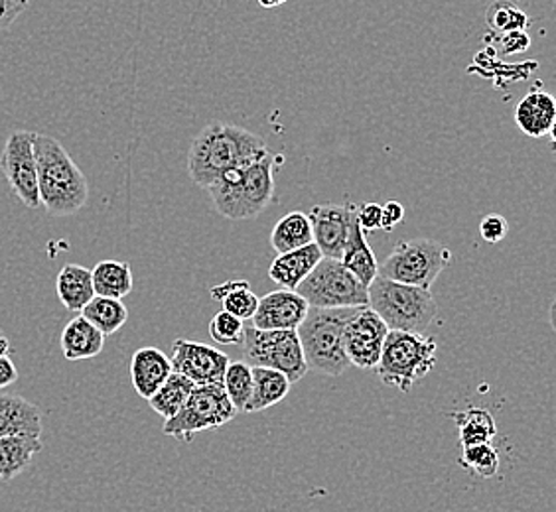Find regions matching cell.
Wrapping results in <instances>:
<instances>
[{
  "instance_id": "obj_1",
  "label": "cell",
  "mask_w": 556,
  "mask_h": 512,
  "mask_svg": "<svg viewBox=\"0 0 556 512\" xmlns=\"http://www.w3.org/2000/svg\"><path fill=\"white\" fill-rule=\"evenodd\" d=\"M267 152L265 140L255 132L214 120L193 139L188 152V174L198 185L210 188L225 171L258 161Z\"/></svg>"
},
{
  "instance_id": "obj_2",
  "label": "cell",
  "mask_w": 556,
  "mask_h": 512,
  "mask_svg": "<svg viewBox=\"0 0 556 512\" xmlns=\"http://www.w3.org/2000/svg\"><path fill=\"white\" fill-rule=\"evenodd\" d=\"M40 205L54 217H70L84 209L89 200L86 174L79 170L60 140L50 135L34 137Z\"/></svg>"
},
{
  "instance_id": "obj_3",
  "label": "cell",
  "mask_w": 556,
  "mask_h": 512,
  "mask_svg": "<svg viewBox=\"0 0 556 512\" xmlns=\"http://www.w3.org/2000/svg\"><path fill=\"white\" fill-rule=\"evenodd\" d=\"M275 158L268 150L263 158L225 171L205 188L217 214L231 221H245L263 214L275 197Z\"/></svg>"
},
{
  "instance_id": "obj_4",
  "label": "cell",
  "mask_w": 556,
  "mask_h": 512,
  "mask_svg": "<svg viewBox=\"0 0 556 512\" xmlns=\"http://www.w3.org/2000/svg\"><path fill=\"white\" fill-rule=\"evenodd\" d=\"M367 306L386 321L387 328L391 331L427 335L439 313L437 299L430 290L408 286L395 280L377 277L367 286Z\"/></svg>"
},
{
  "instance_id": "obj_5",
  "label": "cell",
  "mask_w": 556,
  "mask_h": 512,
  "mask_svg": "<svg viewBox=\"0 0 556 512\" xmlns=\"http://www.w3.org/2000/svg\"><path fill=\"white\" fill-rule=\"evenodd\" d=\"M355 308H311L296 333L308 371L340 376L352 364L343 349V330Z\"/></svg>"
},
{
  "instance_id": "obj_6",
  "label": "cell",
  "mask_w": 556,
  "mask_h": 512,
  "mask_svg": "<svg viewBox=\"0 0 556 512\" xmlns=\"http://www.w3.org/2000/svg\"><path fill=\"white\" fill-rule=\"evenodd\" d=\"M437 367V340L428 335L391 331L387 333L383 351L377 363L381 383L401 393L410 388Z\"/></svg>"
},
{
  "instance_id": "obj_7",
  "label": "cell",
  "mask_w": 556,
  "mask_h": 512,
  "mask_svg": "<svg viewBox=\"0 0 556 512\" xmlns=\"http://www.w3.org/2000/svg\"><path fill=\"white\" fill-rule=\"evenodd\" d=\"M450 260L452 253L446 246L432 239H410L393 248L386 263L379 265L377 277L430 290Z\"/></svg>"
},
{
  "instance_id": "obj_8",
  "label": "cell",
  "mask_w": 556,
  "mask_h": 512,
  "mask_svg": "<svg viewBox=\"0 0 556 512\" xmlns=\"http://www.w3.org/2000/svg\"><path fill=\"white\" fill-rule=\"evenodd\" d=\"M296 292L308 302L311 308L324 310L362 308L369 304L367 286L343 267L340 258L321 256L320 263L302 280Z\"/></svg>"
},
{
  "instance_id": "obj_9",
  "label": "cell",
  "mask_w": 556,
  "mask_h": 512,
  "mask_svg": "<svg viewBox=\"0 0 556 512\" xmlns=\"http://www.w3.org/2000/svg\"><path fill=\"white\" fill-rule=\"evenodd\" d=\"M237 417V410L227 398L224 384H198L182 410L168 418L162 432L180 441H192L195 434L219 430Z\"/></svg>"
},
{
  "instance_id": "obj_10",
  "label": "cell",
  "mask_w": 556,
  "mask_h": 512,
  "mask_svg": "<svg viewBox=\"0 0 556 512\" xmlns=\"http://www.w3.org/2000/svg\"><path fill=\"white\" fill-rule=\"evenodd\" d=\"M241 347L245 353V363L280 371L290 383H299L308 373L296 330L265 331L245 328V340Z\"/></svg>"
},
{
  "instance_id": "obj_11",
  "label": "cell",
  "mask_w": 556,
  "mask_h": 512,
  "mask_svg": "<svg viewBox=\"0 0 556 512\" xmlns=\"http://www.w3.org/2000/svg\"><path fill=\"white\" fill-rule=\"evenodd\" d=\"M34 137H36V132H30V130H14L7 140L2 156H0V170L4 174L14 195L28 209L40 207L38 174H36V158H34Z\"/></svg>"
},
{
  "instance_id": "obj_12",
  "label": "cell",
  "mask_w": 556,
  "mask_h": 512,
  "mask_svg": "<svg viewBox=\"0 0 556 512\" xmlns=\"http://www.w3.org/2000/svg\"><path fill=\"white\" fill-rule=\"evenodd\" d=\"M389 328L369 306L355 308L343 330V349L357 369H375L383 351Z\"/></svg>"
},
{
  "instance_id": "obj_13",
  "label": "cell",
  "mask_w": 556,
  "mask_h": 512,
  "mask_svg": "<svg viewBox=\"0 0 556 512\" xmlns=\"http://www.w3.org/2000/svg\"><path fill=\"white\" fill-rule=\"evenodd\" d=\"M172 371L193 384H224L229 357L207 343L176 340L172 343Z\"/></svg>"
},
{
  "instance_id": "obj_14",
  "label": "cell",
  "mask_w": 556,
  "mask_h": 512,
  "mask_svg": "<svg viewBox=\"0 0 556 512\" xmlns=\"http://www.w3.org/2000/svg\"><path fill=\"white\" fill-rule=\"evenodd\" d=\"M353 203L336 205L324 203L314 205L308 214L312 227V241L320 248L326 258H342L343 248L350 236L353 219H355Z\"/></svg>"
},
{
  "instance_id": "obj_15",
  "label": "cell",
  "mask_w": 556,
  "mask_h": 512,
  "mask_svg": "<svg viewBox=\"0 0 556 512\" xmlns=\"http://www.w3.org/2000/svg\"><path fill=\"white\" fill-rule=\"evenodd\" d=\"M311 310L308 302L296 290H275L258 298L253 313V328L265 331L296 330Z\"/></svg>"
},
{
  "instance_id": "obj_16",
  "label": "cell",
  "mask_w": 556,
  "mask_h": 512,
  "mask_svg": "<svg viewBox=\"0 0 556 512\" xmlns=\"http://www.w3.org/2000/svg\"><path fill=\"white\" fill-rule=\"evenodd\" d=\"M43 412L24 396L0 393V438L42 436Z\"/></svg>"
},
{
  "instance_id": "obj_17",
  "label": "cell",
  "mask_w": 556,
  "mask_h": 512,
  "mask_svg": "<svg viewBox=\"0 0 556 512\" xmlns=\"http://www.w3.org/2000/svg\"><path fill=\"white\" fill-rule=\"evenodd\" d=\"M170 374V357L156 347H140L130 359V381L140 398L149 400Z\"/></svg>"
},
{
  "instance_id": "obj_18",
  "label": "cell",
  "mask_w": 556,
  "mask_h": 512,
  "mask_svg": "<svg viewBox=\"0 0 556 512\" xmlns=\"http://www.w3.org/2000/svg\"><path fill=\"white\" fill-rule=\"evenodd\" d=\"M515 123L531 139H543L555 130V97L546 91H531L515 108Z\"/></svg>"
},
{
  "instance_id": "obj_19",
  "label": "cell",
  "mask_w": 556,
  "mask_h": 512,
  "mask_svg": "<svg viewBox=\"0 0 556 512\" xmlns=\"http://www.w3.org/2000/svg\"><path fill=\"white\" fill-rule=\"evenodd\" d=\"M320 260L321 253L318 245L308 243V245L278 255L268 267V278L280 289L296 290L302 284V280L311 274Z\"/></svg>"
},
{
  "instance_id": "obj_20",
  "label": "cell",
  "mask_w": 556,
  "mask_h": 512,
  "mask_svg": "<svg viewBox=\"0 0 556 512\" xmlns=\"http://www.w3.org/2000/svg\"><path fill=\"white\" fill-rule=\"evenodd\" d=\"M60 347H62V355L67 361H72V363L86 361L103 351L105 335L79 313L62 331Z\"/></svg>"
},
{
  "instance_id": "obj_21",
  "label": "cell",
  "mask_w": 556,
  "mask_h": 512,
  "mask_svg": "<svg viewBox=\"0 0 556 512\" xmlns=\"http://www.w3.org/2000/svg\"><path fill=\"white\" fill-rule=\"evenodd\" d=\"M55 292L65 310L79 313L96 296L91 270L81 265H65L55 278Z\"/></svg>"
},
{
  "instance_id": "obj_22",
  "label": "cell",
  "mask_w": 556,
  "mask_h": 512,
  "mask_svg": "<svg viewBox=\"0 0 556 512\" xmlns=\"http://www.w3.org/2000/svg\"><path fill=\"white\" fill-rule=\"evenodd\" d=\"M340 260H342L343 267L348 268L364 286H369L379 274L377 256H375L374 248L367 243V236L357 223V219H353L350 236H348V243H345Z\"/></svg>"
},
{
  "instance_id": "obj_23",
  "label": "cell",
  "mask_w": 556,
  "mask_h": 512,
  "mask_svg": "<svg viewBox=\"0 0 556 512\" xmlns=\"http://www.w3.org/2000/svg\"><path fill=\"white\" fill-rule=\"evenodd\" d=\"M40 438L9 436L0 438V481H12L30 468L34 456L42 451Z\"/></svg>"
},
{
  "instance_id": "obj_24",
  "label": "cell",
  "mask_w": 556,
  "mask_h": 512,
  "mask_svg": "<svg viewBox=\"0 0 556 512\" xmlns=\"http://www.w3.org/2000/svg\"><path fill=\"white\" fill-rule=\"evenodd\" d=\"M251 369H253V396L247 406V412H263L289 396L292 383L280 371L268 369V367H251Z\"/></svg>"
},
{
  "instance_id": "obj_25",
  "label": "cell",
  "mask_w": 556,
  "mask_h": 512,
  "mask_svg": "<svg viewBox=\"0 0 556 512\" xmlns=\"http://www.w3.org/2000/svg\"><path fill=\"white\" fill-rule=\"evenodd\" d=\"M91 280H93L96 296H103V298L123 299L129 296L135 286L129 263H121V260L97 263L96 268L91 270Z\"/></svg>"
},
{
  "instance_id": "obj_26",
  "label": "cell",
  "mask_w": 556,
  "mask_h": 512,
  "mask_svg": "<svg viewBox=\"0 0 556 512\" xmlns=\"http://www.w3.org/2000/svg\"><path fill=\"white\" fill-rule=\"evenodd\" d=\"M210 296L224 306L225 311L241 321L251 320L257 310L258 296L247 280H229L210 290Z\"/></svg>"
},
{
  "instance_id": "obj_27",
  "label": "cell",
  "mask_w": 556,
  "mask_h": 512,
  "mask_svg": "<svg viewBox=\"0 0 556 512\" xmlns=\"http://www.w3.org/2000/svg\"><path fill=\"white\" fill-rule=\"evenodd\" d=\"M308 243H314L311 219L302 212H292V214L280 217L270 233V246L278 255L308 245Z\"/></svg>"
},
{
  "instance_id": "obj_28",
  "label": "cell",
  "mask_w": 556,
  "mask_h": 512,
  "mask_svg": "<svg viewBox=\"0 0 556 512\" xmlns=\"http://www.w3.org/2000/svg\"><path fill=\"white\" fill-rule=\"evenodd\" d=\"M198 384H193L190 379H186L184 374L174 373L172 371L170 376L164 381L161 388L150 396L149 402L150 408L159 414V417L168 420V418L176 417L182 406L186 405V400L192 395L193 388Z\"/></svg>"
},
{
  "instance_id": "obj_29",
  "label": "cell",
  "mask_w": 556,
  "mask_h": 512,
  "mask_svg": "<svg viewBox=\"0 0 556 512\" xmlns=\"http://www.w3.org/2000/svg\"><path fill=\"white\" fill-rule=\"evenodd\" d=\"M450 418L456 422L458 434H460L462 446H471V444H483L492 441L497 434L495 418L490 410L485 408H468V410H458L452 412Z\"/></svg>"
},
{
  "instance_id": "obj_30",
  "label": "cell",
  "mask_w": 556,
  "mask_h": 512,
  "mask_svg": "<svg viewBox=\"0 0 556 512\" xmlns=\"http://www.w3.org/2000/svg\"><path fill=\"white\" fill-rule=\"evenodd\" d=\"M79 313L89 323H93L105 337L115 335L129 320V310L123 304V299L103 298V296H93V299Z\"/></svg>"
},
{
  "instance_id": "obj_31",
  "label": "cell",
  "mask_w": 556,
  "mask_h": 512,
  "mask_svg": "<svg viewBox=\"0 0 556 512\" xmlns=\"http://www.w3.org/2000/svg\"><path fill=\"white\" fill-rule=\"evenodd\" d=\"M224 388L227 398L239 412H247L253 396V369L245 361H229L224 374Z\"/></svg>"
},
{
  "instance_id": "obj_32",
  "label": "cell",
  "mask_w": 556,
  "mask_h": 512,
  "mask_svg": "<svg viewBox=\"0 0 556 512\" xmlns=\"http://www.w3.org/2000/svg\"><path fill=\"white\" fill-rule=\"evenodd\" d=\"M460 465L480 479H492L500 471V453L492 441L462 446Z\"/></svg>"
},
{
  "instance_id": "obj_33",
  "label": "cell",
  "mask_w": 556,
  "mask_h": 512,
  "mask_svg": "<svg viewBox=\"0 0 556 512\" xmlns=\"http://www.w3.org/2000/svg\"><path fill=\"white\" fill-rule=\"evenodd\" d=\"M210 335L219 345H241L245 340V325L229 311H217L210 321Z\"/></svg>"
},
{
  "instance_id": "obj_34",
  "label": "cell",
  "mask_w": 556,
  "mask_h": 512,
  "mask_svg": "<svg viewBox=\"0 0 556 512\" xmlns=\"http://www.w3.org/2000/svg\"><path fill=\"white\" fill-rule=\"evenodd\" d=\"M488 24H490V28L497 30V33H521L527 26V16H525V12L515 9L514 4L500 0V2L490 7Z\"/></svg>"
},
{
  "instance_id": "obj_35",
  "label": "cell",
  "mask_w": 556,
  "mask_h": 512,
  "mask_svg": "<svg viewBox=\"0 0 556 512\" xmlns=\"http://www.w3.org/2000/svg\"><path fill=\"white\" fill-rule=\"evenodd\" d=\"M507 229H509V225H507V219H505L503 215H485L482 219V223H480V235H482L485 243L495 245V243H500V241L505 239Z\"/></svg>"
},
{
  "instance_id": "obj_36",
  "label": "cell",
  "mask_w": 556,
  "mask_h": 512,
  "mask_svg": "<svg viewBox=\"0 0 556 512\" xmlns=\"http://www.w3.org/2000/svg\"><path fill=\"white\" fill-rule=\"evenodd\" d=\"M355 219L365 235L379 231L381 229V203H364L362 207H355Z\"/></svg>"
},
{
  "instance_id": "obj_37",
  "label": "cell",
  "mask_w": 556,
  "mask_h": 512,
  "mask_svg": "<svg viewBox=\"0 0 556 512\" xmlns=\"http://www.w3.org/2000/svg\"><path fill=\"white\" fill-rule=\"evenodd\" d=\"M30 0H0V30H9Z\"/></svg>"
},
{
  "instance_id": "obj_38",
  "label": "cell",
  "mask_w": 556,
  "mask_h": 512,
  "mask_svg": "<svg viewBox=\"0 0 556 512\" xmlns=\"http://www.w3.org/2000/svg\"><path fill=\"white\" fill-rule=\"evenodd\" d=\"M403 219H405L403 203L387 202L386 205H381V229L387 233H391L396 225L403 223Z\"/></svg>"
},
{
  "instance_id": "obj_39",
  "label": "cell",
  "mask_w": 556,
  "mask_h": 512,
  "mask_svg": "<svg viewBox=\"0 0 556 512\" xmlns=\"http://www.w3.org/2000/svg\"><path fill=\"white\" fill-rule=\"evenodd\" d=\"M16 381H18V369H16V364L12 363V359L9 355L0 357V391L7 388V386H11V384L16 383Z\"/></svg>"
},
{
  "instance_id": "obj_40",
  "label": "cell",
  "mask_w": 556,
  "mask_h": 512,
  "mask_svg": "<svg viewBox=\"0 0 556 512\" xmlns=\"http://www.w3.org/2000/svg\"><path fill=\"white\" fill-rule=\"evenodd\" d=\"M257 2L263 9H277L280 4H285L287 0H257Z\"/></svg>"
}]
</instances>
